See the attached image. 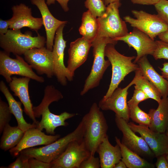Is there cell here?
<instances>
[{"mask_svg":"<svg viewBox=\"0 0 168 168\" xmlns=\"http://www.w3.org/2000/svg\"><path fill=\"white\" fill-rule=\"evenodd\" d=\"M85 130V124L82 119L75 130L64 137L44 146L24 149L19 154L28 159L33 157L50 163L63 153L71 142L83 139Z\"/></svg>","mask_w":168,"mask_h":168,"instance_id":"obj_1","label":"cell"},{"mask_svg":"<svg viewBox=\"0 0 168 168\" xmlns=\"http://www.w3.org/2000/svg\"><path fill=\"white\" fill-rule=\"evenodd\" d=\"M100 110L94 102L82 118L85 125L83 139L91 155H95L99 145L107 135L108 125Z\"/></svg>","mask_w":168,"mask_h":168,"instance_id":"obj_2","label":"cell"},{"mask_svg":"<svg viewBox=\"0 0 168 168\" xmlns=\"http://www.w3.org/2000/svg\"><path fill=\"white\" fill-rule=\"evenodd\" d=\"M115 45L109 43L105 48V56L111 65L112 73L109 87L103 99L110 96L126 76L139 69L138 64L132 62L136 56H127L121 54L115 49Z\"/></svg>","mask_w":168,"mask_h":168,"instance_id":"obj_3","label":"cell"},{"mask_svg":"<svg viewBox=\"0 0 168 168\" xmlns=\"http://www.w3.org/2000/svg\"><path fill=\"white\" fill-rule=\"evenodd\" d=\"M46 40L38 34L33 36L32 33L27 31L22 33L20 30L10 29L5 34L0 35V46L6 53L21 55L33 48L44 47Z\"/></svg>","mask_w":168,"mask_h":168,"instance_id":"obj_4","label":"cell"},{"mask_svg":"<svg viewBox=\"0 0 168 168\" xmlns=\"http://www.w3.org/2000/svg\"><path fill=\"white\" fill-rule=\"evenodd\" d=\"M117 41L105 37H96L92 42L94 60L90 73L86 78L80 95L98 86L106 70L110 65L105 59V49L108 44H116Z\"/></svg>","mask_w":168,"mask_h":168,"instance_id":"obj_5","label":"cell"},{"mask_svg":"<svg viewBox=\"0 0 168 168\" xmlns=\"http://www.w3.org/2000/svg\"><path fill=\"white\" fill-rule=\"evenodd\" d=\"M121 4L120 2L110 3L106 7L104 13L97 17L99 27L96 37H105L114 40L128 33L126 22L119 15V8Z\"/></svg>","mask_w":168,"mask_h":168,"instance_id":"obj_6","label":"cell"},{"mask_svg":"<svg viewBox=\"0 0 168 168\" xmlns=\"http://www.w3.org/2000/svg\"><path fill=\"white\" fill-rule=\"evenodd\" d=\"M9 54L4 51H0V75L7 82L11 81V77L14 75L28 77L40 83L44 82V78L35 73L30 66L20 55H16V58H12Z\"/></svg>","mask_w":168,"mask_h":168,"instance_id":"obj_7","label":"cell"},{"mask_svg":"<svg viewBox=\"0 0 168 168\" xmlns=\"http://www.w3.org/2000/svg\"><path fill=\"white\" fill-rule=\"evenodd\" d=\"M131 12L135 18L126 16L124 17L125 22L144 32L153 40L168 29V25L157 14H152L142 10H132Z\"/></svg>","mask_w":168,"mask_h":168,"instance_id":"obj_8","label":"cell"},{"mask_svg":"<svg viewBox=\"0 0 168 168\" xmlns=\"http://www.w3.org/2000/svg\"><path fill=\"white\" fill-rule=\"evenodd\" d=\"M91 155L83 138L71 142L65 151L50 163L51 168H79L82 163Z\"/></svg>","mask_w":168,"mask_h":168,"instance_id":"obj_9","label":"cell"},{"mask_svg":"<svg viewBox=\"0 0 168 168\" xmlns=\"http://www.w3.org/2000/svg\"><path fill=\"white\" fill-rule=\"evenodd\" d=\"M65 24L60 26L56 31L54 44L52 51L54 75L61 85L65 86L67 80L71 81L73 79L64 64V51L67 41L63 36V30Z\"/></svg>","mask_w":168,"mask_h":168,"instance_id":"obj_10","label":"cell"},{"mask_svg":"<svg viewBox=\"0 0 168 168\" xmlns=\"http://www.w3.org/2000/svg\"><path fill=\"white\" fill-rule=\"evenodd\" d=\"M115 121L117 128L123 134L121 141L122 144L143 158L152 159L155 157L143 138L135 133L127 122L116 116Z\"/></svg>","mask_w":168,"mask_h":168,"instance_id":"obj_11","label":"cell"},{"mask_svg":"<svg viewBox=\"0 0 168 168\" xmlns=\"http://www.w3.org/2000/svg\"><path fill=\"white\" fill-rule=\"evenodd\" d=\"M133 85V81L124 88L118 87L109 98H102L98 103L100 109L110 110L115 114V116L122 118L128 123L130 119L129 108L127 101L128 90Z\"/></svg>","mask_w":168,"mask_h":168,"instance_id":"obj_12","label":"cell"},{"mask_svg":"<svg viewBox=\"0 0 168 168\" xmlns=\"http://www.w3.org/2000/svg\"><path fill=\"white\" fill-rule=\"evenodd\" d=\"M114 40L122 41L129 47H133L136 51L137 56L133 62L137 63L142 57L148 55H152L156 47V41L152 40L147 34L134 28L132 31L125 35L116 38Z\"/></svg>","mask_w":168,"mask_h":168,"instance_id":"obj_13","label":"cell"},{"mask_svg":"<svg viewBox=\"0 0 168 168\" xmlns=\"http://www.w3.org/2000/svg\"><path fill=\"white\" fill-rule=\"evenodd\" d=\"M23 55L25 60L38 74L45 75L48 78L54 75L52 51L44 47L33 48Z\"/></svg>","mask_w":168,"mask_h":168,"instance_id":"obj_14","label":"cell"},{"mask_svg":"<svg viewBox=\"0 0 168 168\" xmlns=\"http://www.w3.org/2000/svg\"><path fill=\"white\" fill-rule=\"evenodd\" d=\"M129 127L135 133H138L141 136L155 157L168 154V135L165 133L155 132L148 127L137 125L130 122Z\"/></svg>","mask_w":168,"mask_h":168,"instance_id":"obj_15","label":"cell"},{"mask_svg":"<svg viewBox=\"0 0 168 168\" xmlns=\"http://www.w3.org/2000/svg\"><path fill=\"white\" fill-rule=\"evenodd\" d=\"M60 136L58 134L47 135L36 127L31 128L25 132L20 142L9 152L12 156L16 157L24 149L37 146L48 145L58 140Z\"/></svg>","mask_w":168,"mask_h":168,"instance_id":"obj_16","label":"cell"},{"mask_svg":"<svg viewBox=\"0 0 168 168\" xmlns=\"http://www.w3.org/2000/svg\"><path fill=\"white\" fill-rule=\"evenodd\" d=\"M12 17L9 19L10 29L20 30L27 27L37 32L43 25L41 18L34 17L31 9L23 3L13 6Z\"/></svg>","mask_w":168,"mask_h":168,"instance_id":"obj_17","label":"cell"},{"mask_svg":"<svg viewBox=\"0 0 168 168\" xmlns=\"http://www.w3.org/2000/svg\"><path fill=\"white\" fill-rule=\"evenodd\" d=\"M92 46V42L82 37L70 43L67 68L73 77L76 70L86 60Z\"/></svg>","mask_w":168,"mask_h":168,"instance_id":"obj_18","label":"cell"},{"mask_svg":"<svg viewBox=\"0 0 168 168\" xmlns=\"http://www.w3.org/2000/svg\"><path fill=\"white\" fill-rule=\"evenodd\" d=\"M30 0L40 12L46 33V48L52 51L56 31L60 26L66 24L67 21H60L54 17L49 11L45 0Z\"/></svg>","mask_w":168,"mask_h":168,"instance_id":"obj_19","label":"cell"},{"mask_svg":"<svg viewBox=\"0 0 168 168\" xmlns=\"http://www.w3.org/2000/svg\"><path fill=\"white\" fill-rule=\"evenodd\" d=\"M30 80V78L27 77H12L9 85L11 90L13 92L14 96L18 97L23 105L25 113L33 120V123L37 124L38 122L36 120L34 114L33 106L29 92V84Z\"/></svg>","mask_w":168,"mask_h":168,"instance_id":"obj_20","label":"cell"},{"mask_svg":"<svg viewBox=\"0 0 168 168\" xmlns=\"http://www.w3.org/2000/svg\"><path fill=\"white\" fill-rule=\"evenodd\" d=\"M49 107L44 108L40 112L39 117L41 115L42 118L40 122H38L36 127L41 131L44 129L48 134L55 135L54 131L57 128L61 126H67L68 124L65 121L77 114L66 111L59 115L55 114L50 111Z\"/></svg>","mask_w":168,"mask_h":168,"instance_id":"obj_21","label":"cell"},{"mask_svg":"<svg viewBox=\"0 0 168 168\" xmlns=\"http://www.w3.org/2000/svg\"><path fill=\"white\" fill-rule=\"evenodd\" d=\"M137 63L143 75L156 88L162 98L168 96V81L155 70L147 56L141 58Z\"/></svg>","mask_w":168,"mask_h":168,"instance_id":"obj_22","label":"cell"},{"mask_svg":"<svg viewBox=\"0 0 168 168\" xmlns=\"http://www.w3.org/2000/svg\"><path fill=\"white\" fill-rule=\"evenodd\" d=\"M96 152L99 155L101 168H114L122 159L119 145L117 143L115 146L112 145L107 135L99 145Z\"/></svg>","mask_w":168,"mask_h":168,"instance_id":"obj_23","label":"cell"},{"mask_svg":"<svg viewBox=\"0 0 168 168\" xmlns=\"http://www.w3.org/2000/svg\"><path fill=\"white\" fill-rule=\"evenodd\" d=\"M158 104L157 109L149 111L151 121L148 127L155 132L165 133L168 124V96L162 98Z\"/></svg>","mask_w":168,"mask_h":168,"instance_id":"obj_24","label":"cell"},{"mask_svg":"<svg viewBox=\"0 0 168 168\" xmlns=\"http://www.w3.org/2000/svg\"><path fill=\"white\" fill-rule=\"evenodd\" d=\"M0 90L7 101L11 113L17 121L18 127L24 132L30 128L36 127L37 124L28 123L25 120L21 107L22 103L16 100L3 81L0 82Z\"/></svg>","mask_w":168,"mask_h":168,"instance_id":"obj_25","label":"cell"},{"mask_svg":"<svg viewBox=\"0 0 168 168\" xmlns=\"http://www.w3.org/2000/svg\"><path fill=\"white\" fill-rule=\"evenodd\" d=\"M116 142L119 146L122 160L128 168H154L155 166L144 158L130 150L122 144L120 139L116 136Z\"/></svg>","mask_w":168,"mask_h":168,"instance_id":"obj_26","label":"cell"},{"mask_svg":"<svg viewBox=\"0 0 168 168\" xmlns=\"http://www.w3.org/2000/svg\"><path fill=\"white\" fill-rule=\"evenodd\" d=\"M25 132L18 126H12L9 124L5 126L2 132L0 143V148L6 151L10 150L20 142Z\"/></svg>","mask_w":168,"mask_h":168,"instance_id":"obj_27","label":"cell"},{"mask_svg":"<svg viewBox=\"0 0 168 168\" xmlns=\"http://www.w3.org/2000/svg\"><path fill=\"white\" fill-rule=\"evenodd\" d=\"M97 17L88 10L82 15V23L79 29L82 37L92 42L96 37L99 30Z\"/></svg>","mask_w":168,"mask_h":168,"instance_id":"obj_28","label":"cell"},{"mask_svg":"<svg viewBox=\"0 0 168 168\" xmlns=\"http://www.w3.org/2000/svg\"><path fill=\"white\" fill-rule=\"evenodd\" d=\"M135 72V76L132 80L135 85V89L142 91L149 98L155 100L159 103L162 96L158 90L143 75L139 69Z\"/></svg>","mask_w":168,"mask_h":168,"instance_id":"obj_29","label":"cell"},{"mask_svg":"<svg viewBox=\"0 0 168 168\" xmlns=\"http://www.w3.org/2000/svg\"><path fill=\"white\" fill-rule=\"evenodd\" d=\"M63 98L62 93L53 85L46 86L44 90V95L40 103L33 108L35 117L39 118L40 112L44 108L49 107L53 102H57Z\"/></svg>","mask_w":168,"mask_h":168,"instance_id":"obj_30","label":"cell"},{"mask_svg":"<svg viewBox=\"0 0 168 168\" xmlns=\"http://www.w3.org/2000/svg\"><path fill=\"white\" fill-rule=\"evenodd\" d=\"M129 108L130 118L139 125L149 127L151 118L148 114L142 110L138 105H128Z\"/></svg>","mask_w":168,"mask_h":168,"instance_id":"obj_31","label":"cell"},{"mask_svg":"<svg viewBox=\"0 0 168 168\" xmlns=\"http://www.w3.org/2000/svg\"><path fill=\"white\" fill-rule=\"evenodd\" d=\"M85 7L95 16H101L105 12L106 7L104 0H86Z\"/></svg>","mask_w":168,"mask_h":168,"instance_id":"obj_32","label":"cell"},{"mask_svg":"<svg viewBox=\"0 0 168 168\" xmlns=\"http://www.w3.org/2000/svg\"><path fill=\"white\" fill-rule=\"evenodd\" d=\"M11 113L8 104L0 99V133H2L5 126L11 119Z\"/></svg>","mask_w":168,"mask_h":168,"instance_id":"obj_33","label":"cell"},{"mask_svg":"<svg viewBox=\"0 0 168 168\" xmlns=\"http://www.w3.org/2000/svg\"><path fill=\"white\" fill-rule=\"evenodd\" d=\"M156 47L152 56L156 60L168 59V43L161 40L156 41Z\"/></svg>","mask_w":168,"mask_h":168,"instance_id":"obj_34","label":"cell"},{"mask_svg":"<svg viewBox=\"0 0 168 168\" xmlns=\"http://www.w3.org/2000/svg\"><path fill=\"white\" fill-rule=\"evenodd\" d=\"M154 6L158 16L168 25V0H160Z\"/></svg>","mask_w":168,"mask_h":168,"instance_id":"obj_35","label":"cell"},{"mask_svg":"<svg viewBox=\"0 0 168 168\" xmlns=\"http://www.w3.org/2000/svg\"><path fill=\"white\" fill-rule=\"evenodd\" d=\"M149 99L147 96L142 91L135 89L131 98L128 101V105H138L139 104Z\"/></svg>","mask_w":168,"mask_h":168,"instance_id":"obj_36","label":"cell"},{"mask_svg":"<svg viewBox=\"0 0 168 168\" xmlns=\"http://www.w3.org/2000/svg\"><path fill=\"white\" fill-rule=\"evenodd\" d=\"M100 167L99 158L91 155L81 164L79 168H100Z\"/></svg>","mask_w":168,"mask_h":168,"instance_id":"obj_37","label":"cell"},{"mask_svg":"<svg viewBox=\"0 0 168 168\" xmlns=\"http://www.w3.org/2000/svg\"><path fill=\"white\" fill-rule=\"evenodd\" d=\"M28 159L20 155L14 161L6 168H30Z\"/></svg>","mask_w":168,"mask_h":168,"instance_id":"obj_38","label":"cell"},{"mask_svg":"<svg viewBox=\"0 0 168 168\" xmlns=\"http://www.w3.org/2000/svg\"><path fill=\"white\" fill-rule=\"evenodd\" d=\"M30 168H51L49 163L44 162L34 158L28 159Z\"/></svg>","mask_w":168,"mask_h":168,"instance_id":"obj_39","label":"cell"},{"mask_svg":"<svg viewBox=\"0 0 168 168\" xmlns=\"http://www.w3.org/2000/svg\"><path fill=\"white\" fill-rule=\"evenodd\" d=\"M166 155H161L157 157L155 166L157 168H168V162Z\"/></svg>","mask_w":168,"mask_h":168,"instance_id":"obj_40","label":"cell"},{"mask_svg":"<svg viewBox=\"0 0 168 168\" xmlns=\"http://www.w3.org/2000/svg\"><path fill=\"white\" fill-rule=\"evenodd\" d=\"M47 5H50L55 3L57 1L60 4L61 7L64 12L68 11L69 8L68 6V3L69 0H45Z\"/></svg>","mask_w":168,"mask_h":168,"instance_id":"obj_41","label":"cell"},{"mask_svg":"<svg viewBox=\"0 0 168 168\" xmlns=\"http://www.w3.org/2000/svg\"><path fill=\"white\" fill-rule=\"evenodd\" d=\"M10 22L9 19L7 20L0 19V35L6 34L9 28Z\"/></svg>","mask_w":168,"mask_h":168,"instance_id":"obj_42","label":"cell"},{"mask_svg":"<svg viewBox=\"0 0 168 168\" xmlns=\"http://www.w3.org/2000/svg\"><path fill=\"white\" fill-rule=\"evenodd\" d=\"M133 4L154 5L160 0H130Z\"/></svg>","mask_w":168,"mask_h":168,"instance_id":"obj_43","label":"cell"},{"mask_svg":"<svg viewBox=\"0 0 168 168\" xmlns=\"http://www.w3.org/2000/svg\"><path fill=\"white\" fill-rule=\"evenodd\" d=\"M162 68L158 67L161 71V76L168 81V62L162 64Z\"/></svg>","mask_w":168,"mask_h":168,"instance_id":"obj_44","label":"cell"},{"mask_svg":"<svg viewBox=\"0 0 168 168\" xmlns=\"http://www.w3.org/2000/svg\"><path fill=\"white\" fill-rule=\"evenodd\" d=\"M158 36L160 40L168 43V29L165 32L160 34Z\"/></svg>","mask_w":168,"mask_h":168,"instance_id":"obj_45","label":"cell"},{"mask_svg":"<svg viewBox=\"0 0 168 168\" xmlns=\"http://www.w3.org/2000/svg\"><path fill=\"white\" fill-rule=\"evenodd\" d=\"M127 168L124 162L121 160L120 161L114 166V168Z\"/></svg>","mask_w":168,"mask_h":168,"instance_id":"obj_46","label":"cell"},{"mask_svg":"<svg viewBox=\"0 0 168 168\" xmlns=\"http://www.w3.org/2000/svg\"><path fill=\"white\" fill-rule=\"evenodd\" d=\"M104 3L105 4V5H108L109 4H110V3L115 2H120V0H104Z\"/></svg>","mask_w":168,"mask_h":168,"instance_id":"obj_47","label":"cell"},{"mask_svg":"<svg viewBox=\"0 0 168 168\" xmlns=\"http://www.w3.org/2000/svg\"><path fill=\"white\" fill-rule=\"evenodd\" d=\"M166 134L168 135V124L167 125V128L166 131Z\"/></svg>","mask_w":168,"mask_h":168,"instance_id":"obj_48","label":"cell"},{"mask_svg":"<svg viewBox=\"0 0 168 168\" xmlns=\"http://www.w3.org/2000/svg\"><path fill=\"white\" fill-rule=\"evenodd\" d=\"M166 158H167V161L168 162V154L166 155Z\"/></svg>","mask_w":168,"mask_h":168,"instance_id":"obj_49","label":"cell"}]
</instances>
